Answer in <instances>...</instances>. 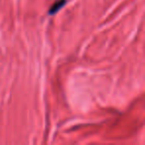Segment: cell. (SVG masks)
<instances>
[{
	"label": "cell",
	"instance_id": "6da1fadb",
	"mask_svg": "<svg viewBox=\"0 0 145 145\" xmlns=\"http://www.w3.org/2000/svg\"><path fill=\"white\" fill-rule=\"evenodd\" d=\"M64 3H65V0H62V1H59V2H57L56 4H55V6H53V8L51 9L50 12H51V13L56 12V11L58 10V9L60 8L61 6H63V5H64Z\"/></svg>",
	"mask_w": 145,
	"mask_h": 145
}]
</instances>
